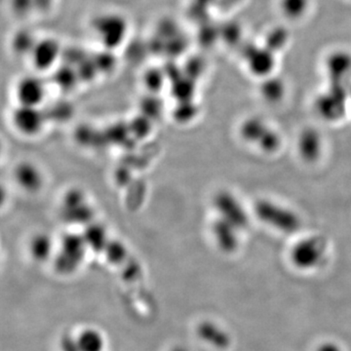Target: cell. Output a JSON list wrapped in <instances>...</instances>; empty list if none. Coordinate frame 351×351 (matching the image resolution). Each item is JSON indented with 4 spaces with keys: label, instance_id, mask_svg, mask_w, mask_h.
<instances>
[{
    "label": "cell",
    "instance_id": "obj_5",
    "mask_svg": "<svg viewBox=\"0 0 351 351\" xmlns=\"http://www.w3.org/2000/svg\"><path fill=\"white\" fill-rule=\"evenodd\" d=\"M214 205L219 213V218L228 221L240 230L249 225V217L242 203L237 196L228 191L219 193L215 197Z\"/></svg>",
    "mask_w": 351,
    "mask_h": 351
},
{
    "label": "cell",
    "instance_id": "obj_4",
    "mask_svg": "<svg viewBox=\"0 0 351 351\" xmlns=\"http://www.w3.org/2000/svg\"><path fill=\"white\" fill-rule=\"evenodd\" d=\"M127 23L124 17L117 14H103L95 19L93 34L103 48H117L126 38Z\"/></svg>",
    "mask_w": 351,
    "mask_h": 351
},
{
    "label": "cell",
    "instance_id": "obj_18",
    "mask_svg": "<svg viewBox=\"0 0 351 351\" xmlns=\"http://www.w3.org/2000/svg\"><path fill=\"white\" fill-rule=\"evenodd\" d=\"M29 251L32 258L38 263L46 262L52 257L53 241L46 233H38L29 242Z\"/></svg>",
    "mask_w": 351,
    "mask_h": 351
},
{
    "label": "cell",
    "instance_id": "obj_26",
    "mask_svg": "<svg viewBox=\"0 0 351 351\" xmlns=\"http://www.w3.org/2000/svg\"><path fill=\"white\" fill-rule=\"evenodd\" d=\"M170 351H189V350H186V348H184V346H176Z\"/></svg>",
    "mask_w": 351,
    "mask_h": 351
},
{
    "label": "cell",
    "instance_id": "obj_25",
    "mask_svg": "<svg viewBox=\"0 0 351 351\" xmlns=\"http://www.w3.org/2000/svg\"><path fill=\"white\" fill-rule=\"evenodd\" d=\"M60 345H61L62 351H80L75 337L71 335H64Z\"/></svg>",
    "mask_w": 351,
    "mask_h": 351
},
{
    "label": "cell",
    "instance_id": "obj_24",
    "mask_svg": "<svg viewBox=\"0 0 351 351\" xmlns=\"http://www.w3.org/2000/svg\"><path fill=\"white\" fill-rule=\"evenodd\" d=\"M71 112H73V108H71V106L63 101V103L55 104L54 107L48 110V114H46V117L47 119L64 121L71 117Z\"/></svg>",
    "mask_w": 351,
    "mask_h": 351
},
{
    "label": "cell",
    "instance_id": "obj_19",
    "mask_svg": "<svg viewBox=\"0 0 351 351\" xmlns=\"http://www.w3.org/2000/svg\"><path fill=\"white\" fill-rule=\"evenodd\" d=\"M351 69V57L348 53H335L327 62V71H329L330 78L337 84L345 77Z\"/></svg>",
    "mask_w": 351,
    "mask_h": 351
},
{
    "label": "cell",
    "instance_id": "obj_8",
    "mask_svg": "<svg viewBox=\"0 0 351 351\" xmlns=\"http://www.w3.org/2000/svg\"><path fill=\"white\" fill-rule=\"evenodd\" d=\"M46 87L43 80L36 75L21 78L15 87V95L20 106L39 107L44 101Z\"/></svg>",
    "mask_w": 351,
    "mask_h": 351
},
{
    "label": "cell",
    "instance_id": "obj_1",
    "mask_svg": "<svg viewBox=\"0 0 351 351\" xmlns=\"http://www.w3.org/2000/svg\"><path fill=\"white\" fill-rule=\"evenodd\" d=\"M255 214L263 223L286 234L295 233L301 228L302 221L299 215L276 201H258L255 205Z\"/></svg>",
    "mask_w": 351,
    "mask_h": 351
},
{
    "label": "cell",
    "instance_id": "obj_17",
    "mask_svg": "<svg viewBox=\"0 0 351 351\" xmlns=\"http://www.w3.org/2000/svg\"><path fill=\"white\" fill-rule=\"evenodd\" d=\"M80 351H104L106 348L105 337L95 328H85L75 336Z\"/></svg>",
    "mask_w": 351,
    "mask_h": 351
},
{
    "label": "cell",
    "instance_id": "obj_14",
    "mask_svg": "<svg viewBox=\"0 0 351 351\" xmlns=\"http://www.w3.org/2000/svg\"><path fill=\"white\" fill-rule=\"evenodd\" d=\"M298 149L302 158L308 162L317 160L322 154L323 140L319 132L306 129L300 135Z\"/></svg>",
    "mask_w": 351,
    "mask_h": 351
},
{
    "label": "cell",
    "instance_id": "obj_20",
    "mask_svg": "<svg viewBox=\"0 0 351 351\" xmlns=\"http://www.w3.org/2000/svg\"><path fill=\"white\" fill-rule=\"evenodd\" d=\"M284 94H285V85L281 80L276 77L265 78L262 86V95L265 101L276 103L282 100Z\"/></svg>",
    "mask_w": 351,
    "mask_h": 351
},
{
    "label": "cell",
    "instance_id": "obj_21",
    "mask_svg": "<svg viewBox=\"0 0 351 351\" xmlns=\"http://www.w3.org/2000/svg\"><path fill=\"white\" fill-rule=\"evenodd\" d=\"M309 2V0H280V9L288 19L299 20L306 15Z\"/></svg>",
    "mask_w": 351,
    "mask_h": 351
},
{
    "label": "cell",
    "instance_id": "obj_10",
    "mask_svg": "<svg viewBox=\"0 0 351 351\" xmlns=\"http://www.w3.org/2000/svg\"><path fill=\"white\" fill-rule=\"evenodd\" d=\"M61 53V46L56 39L38 38L29 57L34 69L38 71H45L55 66Z\"/></svg>",
    "mask_w": 351,
    "mask_h": 351
},
{
    "label": "cell",
    "instance_id": "obj_16",
    "mask_svg": "<svg viewBox=\"0 0 351 351\" xmlns=\"http://www.w3.org/2000/svg\"><path fill=\"white\" fill-rule=\"evenodd\" d=\"M85 226L86 228H85L82 237L86 242L87 248L98 252V253L105 251L110 239H108L107 230L104 226L92 221Z\"/></svg>",
    "mask_w": 351,
    "mask_h": 351
},
{
    "label": "cell",
    "instance_id": "obj_22",
    "mask_svg": "<svg viewBox=\"0 0 351 351\" xmlns=\"http://www.w3.org/2000/svg\"><path fill=\"white\" fill-rule=\"evenodd\" d=\"M128 126L132 136L141 138H145L151 133L152 119L144 114H141L140 117L132 120Z\"/></svg>",
    "mask_w": 351,
    "mask_h": 351
},
{
    "label": "cell",
    "instance_id": "obj_3",
    "mask_svg": "<svg viewBox=\"0 0 351 351\" xmlns=\"http://www.w3.org/2000/svg\"><path fill=\"white\" fill-rule=\"evenodd\" d=\"M240 134L244 141L257 145L258 149L267 154L277 151L281 145L278 132L258 117L245 120L240 127Z\"/></svg>",
    "mask_w": 351,
    "mask_h": 351
},
{
    "label": "cell",
    "instance_id": "obj_11",
    "mask_svg": "<svg viewBox=\"0 0 351 351\" xmlns=\"http://www.w3.org/2000/svg\"><path fill=\"white\" fill-rule=\"evenodd\" d=\"M346 110L345 93L339 90L337 84L329 93H325L319 97L317 101V110L321 117L327 120L341 119Z\"/></svg>",
    "mask_w": 351,
    "mask_h": 351
},
{
    "label": "cell",
    "instance_id": "obj_2",
    "mask_svg": "<svg viewBox=\"0 0 351 351\" xmlns=\"http://www.w3.org/2000/svg\"><path fill=\"white\" fill-rule=\"evenodd\" d=\"M82 235L66 234L62 239L60 251L54 258V267L58 274H73L78 269L87 250Z\"/></svg>",
    "mask_w": 351,
    "mask_h": 351
},
{
    "label": "cell",
    "instance_id": "obj_15",
    "mask_svg": "<svg viewBox=\"0 0 351 351\" xmlns=\"http://www.w3.org/2000/svg\"><path fill=\"white\" fill-rule=\"evenodd\" d=\"M247 59L249 71L258 77H269L276 64L274 55H271L267 47H265V49L258 48L251 50L249 55H247Z\"/></svg>",
    "mask_w": 351,
    "mask_h": 351
},
{
    "label": "cell",
    "instance_id": "obj_13",
    "mask_svg": "<svg viewBox=\"0 0 351 351\" xmlns=\"http://www.w3.org/2000/svg\"><path fill=\"white\" fill-rule=\"evenodd\" d=\"M15 181L27 193H36L43 188V175L34 164L21 163L14 171Z\"/></svg>",
    "mask_w": 351,
    "mask_h": 351
},
{
    "label": "cell",
    "instance_id": "obj_6",
    "mask_svg": "<svg viewBox=\"0 0 351 351\" xmlns=\"http://www.w3.org/2000/svg\"><path fill=\"white\" fill-rule=\"evenodd\" d=\"M327 243L320 237H309L300 240L293 246L291 257L300 267H313L325 257Z\"/></svg>",
    "mask_w": 351,
    "mask_h": 351
},
{
    "label": "cell",
    "instance_id": "obj_7",
    "mask_svg": "<svg viewBox=\"0 0 351 351\" xmlns=\"http://www.w3.org/2000/svg\"><path fill=\"white\" fill-rule=\"evenodd\" d=\"M46 113L38 107L18 106L12 113L13 125L18 132L25 136L38 135L45 125Z\"/></svg>",
    "mask_w": 351,
    "mask_h": 351
},
{
    "label": "cell",
    "instance_id": "obj_23",
    "mask_svg": "<svg viewBox=\"0 0 351 351\" xmlns=\"http://www.w3.org/2000/svg\"><path fill=\"white\" fill-rule=\"evenodd\" d=\"M104 253L112 263H120L126 258L127 251L125 246L119 241L108 242Z\"/></svg>",
    "mask_w": 351,
    "mask_h": 351
},
{
    "label": "cell",
    "instance_id": "obj_12",
    "mask_svg": "<svg viewBox=\"0 0 351 351\" xmlns=\"http://www.w3.org/2000/svg\"><path fill=\"white\" fill-rule=\"evenodd\" d=\"M239 232L241 230L219 218L215 221L212 228L215 241L221 250L226 252H232L239 248Z\"/></svg>",
    "mask_w": 351,
    "mask_h": 351
},
{
    "label": "cell",
    "instance_id": "obj_9",
    "mask_svg": "<svg viewBox=\"0 0 351 351\" xmlns=\"http://www.w3.org/2000/svg\"><path fill=\"white\" fill-rule=\"evenodd\" d=\"M62 211L64 219L71 223H85L86 226L92 223L93 211L87 204L86 197L77 189H71L64 195Z\"/></svg>",
    "mask_w": 351,
    "mask_h": 351
}]
</instances>
